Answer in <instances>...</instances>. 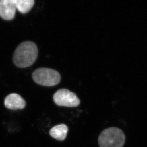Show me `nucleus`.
<instances>
[{
    "label": "nucleus",
    "mask_w": 147,
    "mask_h": 147,
    "mask_svg": "<svg viewBox=\"0 0 147 147\" xmlns=\"http://www.w3.org/2000/svg\"><path fill=\"white\" fill-rule=\"evenodd\" d=\"M38 50L36 44L30 41L24 42L18 45L14 52L13 61L19 68L31 66L36 61Z\"/></svg>",
    "instance_id": "f257e3e1"
},
{
    "label": "nucleus",
    "mask_w": 147,
    "mask_h": 147,
    "mask_svg": "<svg viewBox=\"0 0 147 147\" xmlns=\"http://www.w3.org/2000/svg\"><path fill=\"white\" fill-rule=\"evenodd\" d=\"M125 135L121 129L111 127L104 129L98 137L100 147H123Z\"/></svg>",
    "instance_id": "f03ea898"
},
{
    "label": "nucleus",
    "mask_w": 147,
    "mask_h": 147,
    "mask_svg": "<svg viewBox=\"0 0 147 147\" xmlns=\"http://www.w3.org/2000/svg\"><path fill=\"white\" fill-rule=\"evenodd\" d=\"M32 78L36 83L42 86H55L61 81V75L58 71L50 68H41L32 74Z\"/></svg>",
    "instance_id": "7ed1b4c3"
},
{
    "label": "nucleus",
    "mask_w": 147,
    "mask_h": 147,
    "mask_svg": "<svg viewBox=\"0 0 147 147\" xmlns=\"http://www.w3.org/2000/svg\"><path fill=\"white\" fill-rule=\"evenodd\" d=\"M53 100L55 103L59 106L75 107L80 103L79 98L76 95L67 89L57 90L53 96Z\"/></svg>",
    "instance_id": "20e7f679"
},
{
    "label": "nucleus",
    "mask_w": 147,
    "mask_h": 147,
    "mask_svg": "<svg viewBox=\"0 0 147 147\" xmlns=\"http://www.w3.org/2000/svg\"><path fill=\"white\" fill-rule=\"evenodd\" d=\"M16 8L14 0L0 1V17L7 21L13 20L16 15Z\"/></svg>",
    "instance_id": "39448f33"
},
{
    "label": "nucleus",
    "mask_w": 147,
    "mask_h": 147,
    "mask_svg": "<svg viewBox=\"0 0 147 147\" xmlns=\"http://www.w3.org/2000/svg\"><path fill=\"white\" fill-rule=\"evenodd\" d=\"M4 105L6 108L11 110L22 109L25 108L26 102L20 95L11 93L5 98Z\"/></svg>",
    "instance_id": "423d86ee"
},
{
    "label": "nucleus",
    "mask_w": 147,
    "mask_h": 147,
    "mask_svg": "<svg viewBox=\"0 0 147 147\" xmlns=\"http://www.w3.org/2000/svg\"><path fill=\"white\" fill-rule=\"evenodd\" d=\"M68 132V127L64 124H61L51 128L49 131V134L56 140L63 141L66 139Z\"/></svg>",
    "instance_id": "0eeeda50"
},
{
    "label": "nucleus",
    "mask_w": 147,
    "mask_h": 147,
    "mask_svg": "<svg viewBox=\"0 0 147 147\" xmlns=\"http://www.w3.org/2000/svg\"><path fill=\"white\" fill-rule=\"evenodd\" d=\"M17 10L22 14L28 13L34 4L33 0H14Z\"/></svg>",
    "instance_id": "6e6552de"
}]
</instances>
